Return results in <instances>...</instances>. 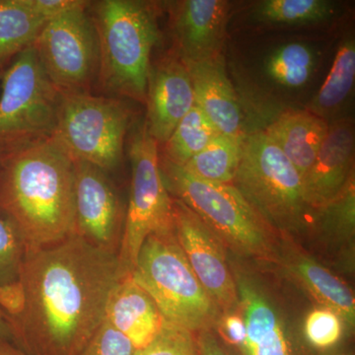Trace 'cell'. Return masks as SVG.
I'll list each match as a JSON object with an SVG mask.
<instances>
[{"instance_id":"33","label":"cell","mask_w":355,"mask_h":355,"mask_svg":"<svg viewBox=\"0 0 355 355\" xmlns=\"http://www.w3.org/2000/svg\"><path fill=\"white\" fill-rule=\"evenodd\" d=\"M25 304V291L20 279L0 284V310L6 317L9 324L22 316Z\"/></svg>"},{"instance_id":"21","label":"cell","mask_w":355,"mask_h":355,"mask_svg":"<svg viewBox=\"0 0 355 355\" xmlns=\"http://www.w3.org/2000/svg\"><path fill=\"white\" fill-rule=\"evenodd\" d=\"M46 23L26 0H0V76L22 51L33 46Z\"/></svg>"},{"instance_id":"25","label":"cell","mask_w":355,"mask_h":355,"mask_svg":"<svg viewBox=\"0 0 355 355\" xmlns=\"http://www.w3.org/2000/svg\"><path fill=\"white\" fill-rule=\"evenodd\" d=\"M333 14V4L326 0H265L253 11L259 22L282 25L315 24Z\"/></svg>"},{"instance_id":"20","label":"cell","mask_w":355,"mask_h":355,"mask_svg":"<svg viewBox=\"0 0 355 355\" xmlns=\"http://www.w3.org/2000/svg\"><path fill=\"white\" fill-rule=\"evenodd\" d=\"M294 280L324 307L338 313L352 329L355 323V299L352 289L319 261L295 249L279 253V261Z\"/></svg>"},{"instance_id":"7","label":"cell","mask_w":355,"mask_h":355,"mask_svg":"<svg viewBox=\"0 0 355 355\" xmlns=\"http://www.w3.org/2000/svg\"><path fill=\"white\" fill-rule=\"evenodd\" d=\"M132 120V109L121 98L91 92H62L53 139L73 160L85 161L110 173L123 162Z\"/></svg>"},{"instance_id":"36","label":"cell","mask_w":355,"mask_h":355,"mask_svg":"<svg viewBox=\"0 0 355 355\" xmlns=\"http://www.w3.org/2000/svg\"><path fill=\"white\" fill-rule=\"evenodd\" d=\"M0 340H6L13 343V334L10 324L7 321L2 311L0 310Z\"/></svg>"},{"instance_id":"32","label":"cell","mask_w":355,"mask_h":355,"mask_svg":"<svg viewBox=\"0 0 355 355\" xmlns=\"http://www.w3.org/2000/svg\"><path fill=\"white\" fill-rule=\"evenodd\" d=\"M214 331L222 342L234 349L237 352L241 350L246 340V327L239 311L222 313Z\"/></svg>"},{"instance_id":"2","label":"cell","mask_w":355,"mask_h":355,"mask_svg":"<svg viewBox=\"0 0 355 355\" xmlns=\"http://www.w3.org/2000/svg\"><path fill=\"white\" fill-rule=\"evenodd\" d=\"M0 216L26 254L74 235L73 159L53 137L0 153Z\"/></svg>"},{"instance_id":"28","label":"cell","mask_w":355,"mask_h":355,"mask_svg":"<svg viewBox=\"0 0 355 355\" xmlns=\"http://www.w3.org/2000/svg\"><path fill=\"white\" fill-rule=\"evenodd\" d=\"M345 324L342 317L330 308H315L306 316L303 326L306 345L318 352L335 349L343 340Z\"/></svg>"},{"instance_id":"18","label":"cell","mask_w":355,"mask_h":355,"mask_svg":"<svg viewBox=\"0 0 355 355\" xmlns=\"http://www.w3.org/2000/svg\"><path fill=\"white\" fill-rule=\"evenodd\" d=\"M106 319L127 336L135 350L153 342L165 324L153 299L130 275L121 277L112 292Z\"/></svg>"},{"instance_id":"12","label":"cell","mask_w":355,"mask_h":355,"mask_svg":"<svg viewBox=\"0 0 355 355\" xmlns=\"http://www.w3.org/2000/svg\"><path fill=\"white\" fill-rule=\"evenodd\" d=\"M172 200L175 236L193 272L222 313L238 310L237 289L226 247L195 212Z\"/></svg>"},{"instance_id":"5","label":"cell","mask_w":355,"mask_h":355,"mask_svg":"<svg viewBox=\"0 0 355 355\" xmlns=\"http://www.w3.org/2000/svg\"><path fill=\"white\" fill-rule=\"evenodd\" d=\"M232 184L275 234L288 239L312 228L316 210L306 200L302 180L265 132L245 135Z\"/></svg>"},{"instance_id":"31","label":"cell","mask_w":355,"mask_h":355,"mask_svg":"<svg viewBox=\"0 0 355 355\" xmlns=\"http://www.w3.org/2000/svg\"><path fill=\"white\" fill-rule=\"evenodd\" d=\"M135 350L127 336L116 330L105 318L79 355H133Z\"/></svg>"},{"instance_id":"19","label":"cell","mask_w":355,"mask_h":355,"mask_svg":"<svg viewBox=\"0 0 355 355\" xmlns=\"http://www.w3.org/2000/svg\"><path fill=\"white\" fill-rule=\"evenodd\" d=\"M328 130V121L307 110L282 114L263 132L288 159L303 181L314 164Z\"/></svg>"},{"instance_id":"8","label":"cell","mask_w":355,"mask_h":355,"mask_svg":"<svg viewBox=\"0 0 355 355\" xmlns=\"http://www.w3.org/2000/svg\"><path fill=\"white\" fill-rule=\"evenodd\" d=\"M1 77L0 153L53 137L62 91L51 83L34 46L22 51Z\"/></svg>"},{"instance_id":"3","label":"cell","mask_w":355,"mask_h":355,"mask_svg":"<svg viewBox=\"0 0 355 355\" xmlns=\"http://www.w3.org/2000/svg\"><path fill=\"white\" fill-rule=\"evenodd\" d=\"M99 46L98 85L112 97L146 101L151 53L159 40L153 4L139 0L91 2Z\"/></svg>"},{"instance_id":"15","label":"cell","mask_w":355,"mask_h":355,"mask_svg":"<svg viewBox=\"0 0 355 355\" xmlns=\"http://www.w3.org/2000/svg\"><path fill=\"white\" fill-rule=\"evenodd\" d=\"M354 181V128L350 120L329 125L314 164L303 179L306 200L314 210L322 209Z\"/></svg>"},{"instance_id":"23","label":"cell","mask_w":355,"mask_h":355,"mask_svg":"<svg viewBox=\"0 0 355 355\" xmlns=\"http://www.w3.org/2000/svg\"><path fill=\"white\" fill-rule=\"evenodd\" d=\"M354 79L355 44L354 39H349L338 48L330 72L308 111L326 120L343 106L354 88Z\"/></svg>"},{"instance_id":"38","label":"cell","mask_w":355,"mask_h":355,"mask_svg":"<svg viewBox=\"0 0 355 355\" xmlns=\"http://www.w3.org/2000/svg\"><path fill=\"white\" fill-rule=\"evenodd\" d=\"M328 355H354L352 354H343V352H340V354H328Z\"/></svg>"},{"instance_id":"17","label":"cell","mask_w":355,"mask_h":355,"mask_svg":"<svg viewBox=\"0 0 355 355\" xmlns=\"http://www.w3.org/2000/svg\"><path fill=\"white\" fill-rule=\"evenodd\" d=\"M183 62V60H182ZM190 74L195 106L205 114L221 135L243 139V116L221 55L183 62Z\"/></svg>"},{"instance_id":"27","label":"cell","mask_w":355,"mask_h":355,"mask_svg":"<svg viewBox=\"0 0 355 355\" xmlns=\"http://www.w3.org/2000/svg\"><path fill=\"white\" fill-rule=\"evenodd\" d=\"M355 225L354 181L342 195L326 207L316 210L314 223L327 239L343 241L352 247Z\"/></svg>"},{"instance_id":"1","label":"cell","mask_w":355,"mask_h":355,"mask_svg":"<svg viewBox=\"0 0 355 355\" xmlns=\"http://www.w3.org/2000/svg\"><path fill=\"white\" fill-rule=\"evenodd\" d=\"M123 277L118 254L76 235L26 254L19 277L26 304L10 324L13 345L29 355L80 354Z\"/></svg>"},{"instance_id":"11","label":"cell","mask_w":355,"mask_h":355,"mask_svg":"<svg viewBox=\"0 0 355 355\" xmlns=\"http://www.w3.org/2000/svg\"><path fill=\"white\" fill-rule=\"evenodd\" d=\"M74 162V235L91 246L118 254L127 207L109 173L85 161Z\"/></svg>"},{"instance_id":"26","label":"cell","mask_w":355,"mask_h":355,"mask_svg":"<svg viewBox=\"0 0 355 355\" xmlns=\"http://www.w3.org/2000/svg\"><path fill=\"white\" fill-rule=\"evenodd\" d=\"M314 67V51L302 43L280 46L266 62L268 76L275 83L287 88L305 85L312 76Z\"/></svg>"},{"instance_id":"22","label":"cell","mask_w":355,"mask_h":355,"mask_svg":"<svg viewBox=\"0 0 355 355\" xmlns=\"http://www.w3.org/2000/svg\"><path fill=\"white\" fill-rule=\"evenodd\" d=\"M243 139L219 133L182 167L202 181L232 184L241 160Z\"/></svg>"},{"instance_id":"29","label":"cell","mask_w":355,"mask_h":355,"mask_svg":"<svg viewBox=\"0 0 355 355\" xmlns=\"http://www.w3.org/2000/svg\"><path fill=\"white\" fill-rule=\"evenodd\" d=\"M133 355H200L197 338L191 331L167 323L157 336Z\"/></svg>"},{"instance_id":"34","label":"cell","mask_w":355,"mask_h":355,"mask_svg":"<svg viewBox=\"0 0 355 355\" xmlns=\"http://www.w3.org/2000/svg\"><path fill=\"white\" fill-rule=\"evenodd\" d=\"M83 0H26L33 12L49 21L78 6Z\"/></svg>"},{"instance_id":"6","label":"cell","mask_w":355,"mask_h":355,"mask_svg":"<svg viewBox=\"0 0 355 355\" xmlns=\"http://www.w3.org/2000/svg\"><path fill=\"white\" fill-rule=\"evenodd\" d=\"M130 277L153 299L167 323L191 331L214 330L222 312L184 256L174 231L148 236Z\"/></svg>"},{"instance_id":"10","label":"cell","mask_w":355,"mask_h":355,"mask_svg":"<svg viewBox=\"0 0 355 355\" xmlns=\"http://www.w3.org/2000/svg\"><path fill=\"white\" fill-rule=\"evenodd\" d=\"M90 1L46 21L33 44L44 71L62 93L91 92L97 81L99 46Z\"/></svg>"},{"instance_id":"13","label":"cell","mask_w":355,"mask_h":355,"mask_svg":"<svg viewBox=\"0 0 355 355\" xmlns=\"http://www.w3.org/2000/svg\"><path fill=\"white\" fill-rule=\"evenodd\" d=\"M238 311L246 327V340L240 355H306L292 338L272 296L256 277L233 266Z\"/></svg>"},{"instance_id":"30","label":"cell","mask_w":355,"mask_h":355,"mask_svg":"<svg viewBox=\"0 0 355 355\" xmlns=\"http://www.w3.org/2000/svg\"><path fill=\"white\" fill-rule=\"evenodd\" d=\"M25 254L24 243L17 231L0 216V284L19 279Z\"/></svg>"},{"instance_id":"24","label":"cell","mask_w":355,"mask_h":355,"mask_svg":"<svg viewBox=\"0 0 355 355\" xmlns=\"http://www.w3.org/2000/svg\"><path fill=\"white\" fill-rule=\"evenodd\" d=\"M218 130L197 107H193L172 132L163 146V157L170 162L184 166L202 150Z\"/></svg>"},{"instance_id":"16","label":"cell","mask_w":355,"mask_h":355,"mask_svg":"<svg viewBox=\"0 0 355 355\" xmlns=\"http://www.w3.org/2000/svg\"><path fill=\"white\" fill-rule=\"evenodd\" d=\"M176 55L183 62L221 55L225 42L229 3L224 0H184L173 8Z\"/></svg>"},{"instance_id":"14","label":"cell","mask_w":355,"mask_h":355,"mask_svg":"<svg viewBox=\"0 0 355 355\" xmlns=\"http://www.w3.org/2000/svg\"><path fill=\"white\" fill-rule=\"evenodd\" d=\"M146 103L147 132L158 146L164 144L180 121L195 107L190 74L176 53L151 64Z\"/></svg>"},{"instance_id":"4","label":"cell","mask_w":355,"mask_h":355,"mask_svg":"<svg viewBox=\"0 0 355 355\" xmlns=\"http://www.w3.org/2000/svg\"><path fill=\"white\" fill-rule=\"evenodd\" d=\"M159 167L171 198L195 212L224 246L244 258L279 261L275 233L232 184L202 181L160 154Z\"/></svg>"},{"instance_id":"37","label":"cell","mask_w":355,"mask_h":355,"mask_svg":"<svg viewBox=\"0 0 355 355\" xmlns=\"http://www.w3.org/2000/svg\"><path fill=\"white\" fill-rule=\"evenodd\" d=\"M0 355H29L18 349L12 343L0 340Z\"/></svg>"},{"instance_id":"35","label":"cell","mask_w":355,"mask_h":355,"mask_svg":"<svg viewBox=\"0 0 355 355\" xmlns=\"http://www.w3.org/2000/svg\"><path fill=\"white\" fill-rule=\"evenodd\" d=\"M200 355H240L239 352L222 342L214 330L196 334Z\"/></svg>"},{"instance_id":"9","label":"cell","mask_w":355,"mask_h":355,"mask_svg":"<svg viewBox=\"0 0 355 355\" xmlns=\"http://www.w3.org/2000/svg\"><path fill=\"white\" fill-rule=\"evenodd\" d=\"M158 146L146 125L133 135L130 144L132 183L118 253L123 275L132 273L148 236L174 231L173 200L161 176Z\"/></svg>"}]
</instances>
